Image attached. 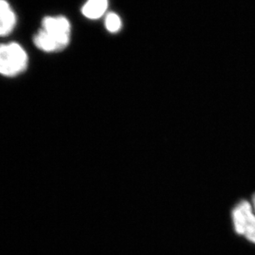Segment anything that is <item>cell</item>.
<instances>
[{
	"label": "cell",
	"instance_id": "obj_5",
	"mask_svg": "<svg viewBox=\"0 0 255 255\" xmlns=\"http://www.w3.org/2000/svg\"><path fill=\"white\" fill-rule=\"evenodd\" d=\"M108 8V0H88L82 7V13L90 19H98Z\"/></svg>",
	"mask_w": 255,
	"mask_h": 255
},
{
	"label": "cell",
	"instance_id": "obj_3",
	"mask_svg": "<svg viewBox=\"0 0 255 255\" xmlns=\"http://www.w3.org/2000/svg\"><path fill=\"white\" fill-rule=\"evenodd\" d=\"M231 217L236 233L255 245V212L252 203L248 201L239 202L234 207Z\"/></svg>",
	"mask_w": 255,
	"mask_h": 255
},
{
	"label": "cell",
	"instance_id": "obj_4",
	"mask_svg": "<svg viewBox=\"0 0 255 255\" xmlns=\"http://www.w3.org/2000/svg\"><path fill=\"white\" fill-rule=\"evenodd\" d=\"M16 14L5 0H0V37L7 36L16 26Z\"/></svg>",
	"mask_w": 255,
	"mask_h": 255
},
{
	"label": "cell",
	"instance_id": "obj_2",
	"mask_svg": "<svg viewBox=\"0 0 255 255\" xmlns=\"http://www.w3.org/2000/svg\"><path fill=\"white\" fill-rule=\"evenodd\" d=\"M28 57L19 44L12 42L0 45V74L15 76L27 69Z\"/></svg>",
	"mask_w": 255,
	"mask_h": 255
},
{
	"label": "cell",
	"instance_id": "obj_1",
	"mask_svg": "<svg viewBox=\"0 0 255 255\" xmlns=\"http://www.w3.org/2000/svg\"><path fill=\"white\" fill-rule=\"evenodd\" d=\"M71 37V24L63 16L46 17L42 28L35 35L33 42L38 49L46 52H57L68 46Z\"/></svg>",
	"mask_w": 255,
	"mask_h": 255
},
{
	"label": "cell",
	"instance_id": "obj_6",
	"mask_svg": "<svg viewBox=\"0 0 255 255\" xmlns=\"http://www.w3.org/2000/svg\"><path fill=\"white\" fill-rule=\"evenodd\" d=\"M122 22H121V17L116 13H109L106 18V27L109 32L115 33L121 30Z\"/></svg>",
	"mask_w": 255,
	"mask_h": 255
},
{
	"label": "cell",
	"instance_id": "obj_7",
	"mask_svg": "<svg viewBox=\"0 0 255 255\" xmlns=\"http://www.w3.org/2000/svg\"><path fill=\"white\" fill-rule=\"evenodd\" d=\"M252 205H253L254 210H255V194L253 196V198H252Z\"/></svg>",
	"mask_w": 255,
	"mask_h": 255
}]
</instances>
